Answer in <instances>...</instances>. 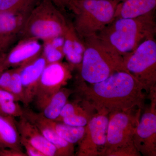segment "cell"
<instances>
[{
  "instance_id": "cell-4",
  "label": "cell",
  "mask_w": 156,
  "mask_h": 156,
  "mask_svg": "<svg viewBox=\"0 0 156 156\" xmlns=\"http://www.w3.org/2000/svg\"><path fill=\"white\" fill-rule=\"evenodd\" d=\"M119 0H71L73 27L81 40L97 36L113 20Z\"/></svg>"
},
{
  "instance_id": "cell-5",
  "label": "cell",
  "mask_w": 156,
  "mask_h": 156,
  "mask_svg": "<svg viewBox=\"0 0 156 156\" xmlns=\"http://www.w3.org/2000/svg\"><path fill=\"white\" fill-rule=\"evenodd\" d=\"M61 11L50 0H40L27 17L20 39L32 38L43 42L53 37L64 36L70 24Z\"/></svg>"
},
{
  "instance_id": "cell-22",
  "label": "cell",
  "mask_w": 156,
  "mask_h": 156,
  "mask_svg": "<svg viewBox=\"0 0 156 156\" xmlns=\"http://www.w3.org/2000/svg\"><path fill=\"white\" fill-rule=\"evenodd\" d=\"M40 0H0V11L28 15Z\"/></svg>"
},
{
  "instance_id": "cell-8",
  "label": "cell",
  "mask_w": 156,
  "mask_h": 156,
  "mask_svg": "<svg viewBox=\"0 0 156 156\" xmlns=\"http://www.w3.org/2000/svg\"><path fill=\"white\" fill-rule=\"evenodd\" d=\"M71 76L68 67L61 62L47 64L39 80L34 98L37 108L41 110Z\"/></svg>"
},
{
  "instance_id": "cell-17",
  "label": "cell",
  "mask_w": 156,
  "mask_h": 156,
  "mask_svg": "<svg viewBox=\"0 0 156 156\" xmlns=\"http://www.w3.org/2000/svg\"><path fill=\"white\" fill-rule=\"evenodd\" d=\"M15 118L0 115V148L22 151Z\"/></svg>"
},
{
  "instance_id": "cell-7",
  "label": "cell",
  "mask_w": 156,
  "mask_h": 156,
  "mask_svg": "<svg viewBox=\"0 0 156 156\" xmlns=\"http://www.w3.org/2000/svg\"><path fill=\"white\" fill-rule=\"evenodd\" d=\"M124 56L128 72L142 85L146 92L152 91L156 83V42L154 38L142 42Z\"/></svg>"
},
{
  "instance_id": "cell-19",
  "label": "cell",
  "mask_w": 156,
  "mask_h": 156,
  "mask_svg": "<svg viewBox=\"0 0 156 156\" xmlns=\"http://www.w3.org/2000/svg\"><path fill=\"white\" fill-rule=\"evenodd\" d=\"M45 124L53 128L60 137L68 142L74 144L80 142L85 134V127H74L60 122L48 119L40 113Z\"/></svg>"
},
{
  "instance_id": "cell-31",
  "label": "cell",
  "mask_w": 156,
  "mask_h": 156,
  "mask_svg": "<svg viewBox=\"0 0 156 156\" xmlns=\"http://www.w3.org/2000/svg\"><path fill=\"white\" fill-rule=\"evenodd\" d=\"M4 54H0V74L5 70L7 69L4 64Z\"/></svg>"
},
{
  "instance_id": "cell-2",
  "label": "cell",
  "mask_w": 156,
  "mask_h": 156,
  "mask_svg": "<svg viewBox=\"0 0 156 156\" xmlns=\"http://www.w3.org/2000/svg\"><path fill=\"white\" fill-rule=\"evenodd\" d=\"M156 32L155 10L133 18H115L97 37L120 55L130 53L142 42L154 38Z\"/></svg>"
},
{
  "instance_id": "cell-20",
  "label": "cell",
  "mask_w": 156,
  "mask_h": 156,
  "mask_svg": "<svg viewBox=\"0 0 156 156\" xmlns=\"http://www.w3.org/2000/svg\"><path fill=\"white\" fill-rule=\"evenodd\" d=\"M71 93L70 90L61 88L50 98L41 110L40 113L48 119H57L62 109L67 102L68 98Z\"/></svg>"
},
{
  "instance_id": "cell-21",
  "label": "cell",
  "mask_w": 156,
  "mask_h": 156,
  "mask_svg": "<svg viewBox=\"0 0 156 156\" xmlns=\"http://www.w3.org/2000/svg\"><path fill=\"white\" fill-rule=\"evenodd\" d=\"M23 109L12 93L0 89V115L14 117L23 115Z\"/></svg>"
},
{
  "instance_id": "cell-6",
  "label": "cell",
  "mask_w": 156,
  "mask_h": 156,
  "mask_svg": "<svg viewBox=\"0 0 156 156\" xmlns=\"http://www.w3.org/2000/svg\"><path fill=\"white\" fill-rule=\"evenodd\" d=\"M116 112L109 114L105 156H140L134 143L140 112Z\"/></svg>"
},
{
  "instance_id": "cell-1",
  "label": "cell",
  "mask_w": 156,
  "mask_h": 156,
  "mask_svg": "<svg viewBox=\"0 0 156 156\" xmlns=\"http://www.w3.org/2000/svg\"><path fill=\"white\" fill-rule=\"evenodd\" d=\"M80 85L86 105L97 113L108 115L143 107L145 90L128 72H117L104 80L89 86L84 83Z\"/></svg>"
},
{
  "instance_id": "cell-11",
  "label": "cell",
  "mask_w": 156,
  "mask_h": 156,
  "mask_svg": "<svg viewBox=\"0 0 156 156\" xmlns=\"http://www.w3.org/2000/svg\"><path fill=\"white\" fill-rule=\"evenodd\" d=\"M27 16L0 11V54H5L20 39Z\"/></svg>"
},
{
  "instance_id": "cell-29",
  "label": "cell",
  "mask_w": 156,
  "mask_h": 156,
  "mask_svg": "<svg viewBox=\"0 0 156 156\" xmlns=\"http://www.w3.org/2000/svg\"><path fill=\"white\" fill-rule=\"evenodd\" d=\"M55 48L62 50L64 43V36H57L53 37L50 39L46 40Z\"/></svg>"
},
{
  "instance_id": "cell-33",
  "label": "cell",
  "mask_w": 156,
  "mask_h": 156,
  "mask_svg": "<svg viewBox=\"0 0 156 156\" xmlns=\"http://www.w3.org/2000/svg\"><path fill=\"white\" fill-rule=\"evenodd\" d=\"M119 1H120V2H122V1H125V0H119Z\"/></svg>"
},
{
  "instance_id": "cell-12",
  "label": "cell",
  "mask_w": 156,
  "mask_h": 156,
  "mask_svg": "<svg viewBox=\"0 0 156 156\" xmlns=\"http://www.w3.org/2000/svg\"><path fill=\"white\" fill-rule=\"evenodd\" d=\"M42 52L40 41L32 38L21 39L4 55V64L6 69L16 68L28 63Z\"/></svg>"
},
{
  "instance_id": "cell-24",
  "label": "cell",
  "mask_w": 156,
  "mask_h": 156,
  "mask_svg": "<svg viewBox=\"0 0 156 156\" xmlns=\"http://www.w3.org/2000/svg\"><path fill=\"white\" fill-rule=\"evenodd\" d=\"M42 54L47 64L60 62L64 57L62 50L55 48L47 41H43Z\"/></svg>"
},
{
  "instance_id": "cell-27",
  "label": "cell",
  "mask_w": 156,
  "mask_h": 156,
  "mask_svg": "<svg viewBox=\"0 0 156 156\" xmlns=\"http://www.w3.org/2000/svg\"><path fill=\"white\" fill-rule=\"evenodd\" d=\"M14 68L6 69L0 74V89L9 91Z\"/></svg>"
},
{
  "instance_id": "cell-13",
  "label": "cell",
  "mask_w": 156,
  "mask_h": 156,
  "mask_svg": "<svg viewBox=\"0 0 156 156\" xmlns=\"http://www.w3.org/2000/svg\"><path fill=\"white\" fill-rule=\"evenodd\" d=\"M47 65V62L41 53L32 61L19 66L25 106L34 100L39 80Z\"/></svg>"
},
{
  "instance_id": "cell-18",
  "label": "cell",
  "mask_w": 156,
  "mask_h": 156,
  "mask_svg": "<svg viewBox=\"0 0 156 156\" xmlns=\"http://www.w3.org/2000/svg\"><path fill=\"white\" fill-rule=\"evenodd\" d=\"M62 51L64 57L74 66H80L85 50L83 42L80 39L73 25L69 24L64 35Z\"/></svg>"
},
{
  "instance_id": "cell-14",
  "label": "cell",
  "mask_w": 156,
  "mask_h": 156,
  "mask_svg": "<svg viewBox=\"0 0 156 156\" xmlns=\"http://www.w3.org/2000/svg\"><path fill=\"white\" fill-rule=\"evenodd\" d=\"M17 129L21 140H25L36 148L45 156H58L56 147L42 135L36 126L23 115L16 122Z\"/></svg>"
},
{
  "instance_id": "cell-32",
  "label": "cell",
  "mask_w": 156,
  "mask_h": 156,
  "mask_svg": "<svg viewBox=\"0 0 156 156\" xmlns=\"http://www.w3.org/2000/svg\"><path fill=\"white\" fill-rule=\"evenodd\" d=\"M2 149H2L0 148V156H1V155H2Z\"/></svg>"
},
{
  "instance_id": "cell-9",
  "label": "cell",
  "mask_w": 156,
  "mask_h": 156,
  "mask_svg": "<svg viewBox=\"0 0 156 156\" xmlns=\"http://www.w3.org/2000/svg\"><path fill=\"white\" fill-rule=\"evenodd\" d=\"M108 124V115L97 113L90 118L80 141L78 156L104 155Z\"/></svg>"
},
{
  "instance_id": "cell-3",
  "label": "cell",
  "mask_w": 156,
  "mask_h": 156,
  "mask_svg": "<svg viewBox=\"0 0 156 156\" xmlns=\"http://www.w3.org/2000/svg\"><path fill=\"white\" fill-rule=\"evenodd\" d=\"M85 50L80 64L81 76L90 84L99 83L117 72H128L124 56L97 37L83 41Z\"/></svg>"
},
{
  "instance_id": "cell-10",
  "label": "cell",
  "mask_w": 156,
  "mask_h": 156,
  "mask_svg": "<svg viewBox=\"0 0 156 156\" xmlns=\"http://www.w3.org/2000/svg\"><path fill=\"white\" fill-rule=\"evenodd\" d=\"M144 114L139 120L134 135V145L144 155L156 156V115L154 107Z\"/></svg>"
},
{
  "instance_id": "cell-28",
  "label": "cell",
  "mask_w": 156,
  "mask_h": 156,
  "mask_svg": "<svg viewBox=\"0 0 156 156\" xmlns=\"http://www.w3.org/2000/svg\"><path fill=\"white\" fill-rule=\"evenodd\" d=\"M20 143L26 150V154L28 156H45L41 152L36 148L26 142L25 140L20 139Z\"/></svg>"
},
{
  "instance_id": "cell-15",
  "label": "cell",
  "mask_w": 156,
  "mask_h": 156,
  "mask_svg": "<svg viewBox=\"0 0 156 156\" xmlns=\"http://www.w3.org/2000/svg\"><path fill=\"white\" fill-rule=\"evenodd\" d=\"M23 115L36 126L42 135L49 142L56 147L58 156L73 155V144L62 138L53 128L45 124L42 120L40 113L35 112L30 109H24Z\"/></svg>"
},
{
  "instance_id": "cell-23",
  "label": "cell",
  "mask_w": 156,
  "mask_h": 156,
  "mask_svg": "<svg viewBox=\"0 0 156 156\" xmlns=\"http://www.w3.org/2000/svg\"><path fill=\"white\" fill-rule=\"evenodd\" d=\"M20 70L19 67L14 68L9 91L13 94L17 101L24 104V92Z\"/></svg>"
},
{
  "instance_id": "cell-16",
  "label": "cell",
  "mask_w": 156,
  "mask_h": 156,
  "mask_svg": "<svg viewBox=\"0 0 156 156\" xmlns=\"http://www.w3.org/2000/svg\"><path fill=\"white\" fill-rule=\"evenodd\" d=\"M156 0H125L117 6L115 18H133L154 11Z\"/></svg>"
},
{
  "instance_id": "cell-30",
  "label": "cell",
  "mask_w": 156,
  "mask_h": 156,
  "mask_svg": "<svg viewBox=\"0 0 156 156\" xmlns=\"http://www.w3.org/2000/svg\"><path fill=\"white\" fill-rule=\"evenodd\" d=\"M55 4V5L60 11H63L66 9H69L71 0H50Z\"/></svg>"
},
{
  "instance_id": "cell-25",
  "label": "cell",
  "mask_w": 156,
  "mask_h": 156,
  "mask_svg": "<svg viewBox=\"0 0 156 156\" xmlns=\"http://www.w3.org/2000/svg\"><path fill=\"white\" fill-rule=\"evenodd\" d=\"M87 115L85 111L73 114L62 118L58 122L74 127H85L89 122Z\"/></svg>"
},
{
  "instance_id": "cell-26",
  "label": "cell",
  "mask_w": 156,
  "mask_h": 156,
  "mask_svg": "<svg viewBox=\"0 0 156 156\" xmlns=\"http://www.w3.org/2000/svg\"><path fill=\"white\" fill-rule=\"evenodd\" d=\"M83 111V110L76 104L66 102L62 109L59 117L55 121H58L64 117Z\"/></svg>"
}]
</instances>
